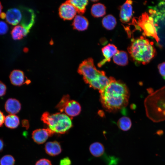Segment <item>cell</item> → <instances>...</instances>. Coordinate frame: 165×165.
Segmentation results:
<instances>
[{
  "label": "cell",
  "instance_id": "30",
  "mask_svg": "<svg viewBox=\"0 0 165 165\" xmlns=\"http://www.w3.org/2000/svg\"><path fill=\"white\" fill-rule=\"evenodd\" d=\"M7 87L6 85L0 81V97L4 96L6 91Z\"/></svg>",
  "mask_w": 165,
  "mask_h": 165
},
{
  "label": "cell",
  "instance_id": "21",
  "mask_svg": "<svg viewBox=\"0 0 165 165\" xmlns=\"http://www.w3.org/2000/svg\"><path fill=\"white\" fill-rule=\"evenodd\" d=\"M28 32L21 25H18L13 28L11 31V34L14 39L20 40L26 35Z\"/></svg>",
  "mask_w": 165,
  "mask_h": 165
},
{
  "label": "cell",
  "instance_id": "32",
  "mask_svg": "<svg viewBox=\"0 0 165 165\" xmlns=\"http://www.w3.org/2000/svg\"><path fill=\"white\" fill-rule=\"evenodd\" d=\"M5 117L3 112L0 110V127H2L4 123Z\"/></svg>",
  "mask_w": 165,
  "mask_h": 165
},
{
  "label": "cell",
  "instance_id": "33",
  "mask_svg": "<svg viewBox=\"0 0 165 165\" xmlns=\"http://www.w3.org/2000/svg\"><path fill=\"white\" fill-rule=\"evenodd\" d=\"M22 126L25 127L26 129H28L29 127V124L28 121L26 120H24L22 122Z\"/></svg>",
  "mask_w": 165,
  "mask_h": 165
},
{
  "label": "cell",
  "instance_id": "14",
  "mask_svg": "<svg viewBox=\"0 0 165 165\" xmlns=\"http://www.w3.org/2000/svg\"><path fill=\"white\" fill-rule=\"evenodd\" d=\"M22 13L18 9L15 8L9 9L6 13V21L12 25H16L21 22Z\"/></svg>",
  "mask_w": 165,
  "mask_h": 165
},
{
  "label": "cell",
  "instance_id": "26",
  "mask_svg": "<svg viewBox=\"0 0 165 165\" xmlns=\"http://www.w3.org/2000/svg\"><path fill=\"white\" fill-rule=\"evenodd\" d=\"M15 161L13 156L10 155H6L0 159V165H14Z\"/></svg>",
  "mask_w": 165,
  "mask_h": 165
},
{
  "label": "cell",
  "instance_id": "9",
  "mask_svg": "<svg viewBox=\"0 0 165 165\" xmlns=\"http://www.w3.org/2000/svg\"><path fill=\"white\" fill-rule=\"evenodd\" d=\"M77 12L75 8L68 1L62 3L59 9L60 17L64 20H70L74 18Z\"/></svg>",
  "mask_w": 165,
  "mask_h": 165
},
{
  "label": "cell",
  "instance_id": "16",
  "mask_svg": "<svg viewBox=\"0 0 165 165\" xmlns=\"http://www.w3.org/2000/svg\"><path fill=\"white\" fill-rule=\"evenodd\" d=\"M46 153L51 156H55L61 152V148L59 142L56 141L47 142L45 146Z\"/></svg>",
  "mask_w": 165,
  "mask_h": 165
},
{
  "label": "cell",
  "instance_id": "27",
  "mask_svg": "<svg viewBox=\"0 0 165 165\" xmlns=\"http://www.w3.org/2000/svg\"><path fill=\"white\" fill-rule=\"evenodd\" d=\"M8 30L7 24L5 21L0 20V34L6 33Z\"/></svg>",
  "mask_w": 165,
  "mask_h": 165
},
{
  "label": "cell",
  "instance_id": "3",
  "mask_svg": "<svg viewBox=\"0 0 165 165\" xmlns=\"http://www.w3.org/2000/svg\"><path fill=\"white\" fill-rule=\"evenodd\" d=\"M146 115L152 122L165 120V86L151 93L144 101Z\"/></svg>",
  "mask_w": 165,
  "mask_h": 165
},
{
  "label": "cell",
  "instance_id": "11",
  "mask_svg": "<svg viewBox=\"0 0 165 165\" xmlns=\"http://www.w3.org/2000/svg\"><path fill=\"white\" fill-rule=\"evenodd\" d=\"M132 1L127 0L121 6L119 17L121 21L125 23L129 22L133 14Z\"/></svg>",
  "mask_w": 165,
  "mask_h": 165
},
{
  "label": "cell",
  "instance_id": "19",
  "mask_svg": "<svg viewBox=\"0 0 165 165\" xmlns=\"http://www.w3.org/2000/svg\"><path fill=\"white\" fill-rule=\"evenodd\" d=\"M89 150L93 156L95 157H100L104 154L105 148L101 143L96 142L93 143L90 145Z\"/></svg>",
  "mask_w": 165,
  "mask_h": 165
},
{
  "label": "cell",
  "instance_id": "22",
  "mask_svg": "<svg viewBox=\"0 0 165 165\" xmlns=\"http://www.w3.org/2000/svg\"><path fill=\"white\" fill-rule=\"evenodd\" d=\"M91 13L94 17H102L106 13V7L104 5L101 3L94 4L91 7Z\"/></svg>",
  "mask_w": 165,
  "mask_h": 165
},
{
  "label": "cell",
  "instance_id": "24",
  "mask_svg": "<svg viewBox=\"0 0 165 165\" xmlns=\"http://www.w3.org/2000/svg\"><path fill=\"white\" fill-rule=\"evenodd\" d=\"M68 1L73 6L79 14H82L85 12L88 3V0H72Z\"/></svg>",
  "mask_w": 165,
  "mask_h": 165
},
{
  "label": "cell",
  "instance_id": "2",
  "mask_svg": "<svg viewBox=\"0 0 165 165\" xmlns=\"http://www.w3.org/2000/svg\"><path fill=\"white\" fill-rule=\"evenodd\" d=\"M78 72L83 76L84 82L90 87L100 91L103 89L110 82V78L105 72L97 69L92 58H89L79 64Z\"/></svg>",
  "mask_w": 165,
  "mask_h": 165
},
{
  "label": "cell",
  "instance_id": "5",
  "mask_svg": "<svg viewBox=\"0 0 165 165\" xmlns=\"http://www.w3.org/2000/svg\"><path fill=\"white\" fill-rule=\"evenodd\" d=\"M41 120L53 134H64L72 127V118L64 113L50 114L47 112L42 115Z\"/></svg>",
  "mask_w": 165,
  "mask_h": 165
},
{
  "label": "cell",
  "instance_id": "4",
  "mask_svg": "<svg viewBox=\"0 0 165 165\" xmlns=\"http://www.w3.org/2000/svg\"><path fill=\"white\" fill-rule=\"evenodd\" d=\"M131 41L127 50L134 61L143 65L148 63L156 53L153 43L143 36L133 38Z\"/></svg>",
  "mask_w": 165,
  "mask_h": 165
},
{
  "label": "cell",
  "instance_id": "12",
  "mask_svg": "<svg viewBox=\"0 0 165 165\" xmlns=\"http://www.w3.org/2000/svg\"><path fill=\"white\" fill-rule=\"evenodd\" d=\"M53 133L47 128L39 129L34 130L32 134L33 141L37 144H42L45 142L48 138Z\"/></svg>",
  "mask_w": 165,
  "mask_h": 165
},
{
  "label": "cell",
  "instance_id": "17",
  "mask_svg": "<svg viewBox=\"0 0 165 165\" xmlns=\"http://www.w3.org/2000/svg\"><path fill=\"white\" fill-rule=\"evenodd\" d=\"M88 25V20L83 16L77 15L74 18L72 25L75 29L79 31H83L87 29Z\"/></svg>",
  "mask_w": 165,
  "mask_h": 165
},
{
  "label": "cell",
  "instance_id": "23",
  "mask_svg": "<svg viewBox=\"0 0 165 165\" xmlns=\"http://www.w3.org/2000/svg\"><path fill=\"white\" fill-rule=\"evenodd\" d=\"M116 18L112 15H108L102 19V23L103 26L106 29L112 30L116 27Z\"/></svg>",
  "mask_w": 165,
  "mask_h": 165
},
{
  "label": "cell",
  "instance_id": "35",
  "mask_svg": "<svg viewBox=\"0 0 165 165\" xmlns=\"http://www.w3.org/2000/svg\"><path fill=\"white\" fill-rule=\"evenodd\" d=\"M0 17L2 19H4L6 17V13L4 12H1L0 14Z\"/></svg>",
  "mask_w": 165,
  "mask_h": 165
},
{
  "label": "cell",
  "instance_id": "1",
  "mask_svg": "<svg viewBox=\"0 0 165 165\" xmlns=\"http://www.w3.org/2000/svg\"><path fill=\"white\" fill-rule=\"evenodd\" d=\"M108 84L99 91L100 100L102 106L107 111L114 112L126 106L130 97L126 85L114 78L110 77Z\"/></svg>",
  "mask_w": 165,
  "mask_h": 165
},
{
  "label": "cell",
  "instance_id": "37",
  "mask_svg": "<svg viewBox=\"0 0 165 165\" xmlns=\"http://www.w3.org/2000/svg\"><path fill=\"white\" fill-rule=\"evenodd\" d=\"M97 1H97H97H96V0H93V1H93V2H97Z\"/></svg>",
  "mask_w": 165,
  "mask_h": 165
},
{
  "label": "cell",
  "instance_id": "31",
  "mask_svg": "<svg viewBox=\"0 0 165 165\" xmlns=\"http://www.w3.org/2000/svg\"><path fill=\"white\" fill-rule=\"evenodd\" d=\"M71 162L68 157H66L61 159L60 163V165H71Z\"/></svg>",
  "mask_w": 165,
  "mask_h": 165
},
{
  "label": "cell",
  "instance_id": "6",
  "mask_svg": "<svg viewBox=\"0 0 165 165\" xmlns=\"http://www.w3.org/2000/svg\"><path fill=\"white\" fill-rule=\"evenodd\" d=\"M132 24L134 25L137 29L142 30L144 36L152 37L156 40L157 42H159L160 39L153 19L146 12L143 13L138 18L137 20L135 18H134Z\"/></svg>",
  "mask_w": 165,
  "mask_h": 165
},
{
  "label": "cell",
  "instance_id": "20",
  "mask_svg": "<svg viewBox=\"0 0 165 165\" xmlns=\"http://www.w3.org/2000/svg\"><path fill=\"white\" fill-rule=\"evenodd\" d=\"M20 123L19 117L14 114H9L5 117L4 124L6 127L14 129L19 126Z\"/></svg>",
  "mask_w": 165,
  "mask_h": 165
},
{
  "label": "cell",
  "instance_id": "34",
  "mask_svg": "<svg viewBox=\"0 0 165 165\" xmlns=\"http://www.w3.org/2000/svg\"><path fill=\"white\" fill-rule=\"evenodd\" d=\"M4 147V142L1 138H0V152H2L3 150Z\"/></svg>",
  "mask_w": 165,
  "mask_h": 165
},
{
  "label": "cell",
  "instance_id": "8",
  "mask_svg": "<svg viewBox=\"0 0 165 165\" xmlns=\"http://www.w3.org/2000/svg\"><path fill=\"white\" fill-rule=\"evenodd\" d=\"M21 8V25L29 32L35 23V14L33 10L30 8L22 7Z\"/></svg>",
  "mask_w": 165,
  "mask_h": 165
},
{
  "label": "cell",
  "instance_id": "18",
  "mask_svg": "<svg viewBox=\"0 0 165 165\" xmlns=\"http://www.w3.org/2000/svg\"><path fill=\"white\" fill-rule=\"evenodd\" d=\"M112 58L114 62L119 65L125 66L128 64V55L124 51L119 50Z\"/></svg>",
  "mask_w": 165,
  "mask_h": 165
},
{
  "label": "cell",
  "instance_id": "10",
  "mask_svg": "<svg viewBox=\"0 0 165 165\" xmlns=\"http://www.w3.org/2000/svg\"><path fill=\"white\" fill-rule=\"evenodd\" d=\"M9 78L11 83L15 86H20L24 84H29L30 81L25 76L24 72L20 70L15 69L10 73Z\"/></svg>",
  "mask_w": 165,
  "mask_h": 165
},
{
  "label": "cell",
  "instance_id": "28",
  "mask_svg": "<svg viewBox=\"0 0 165 165\" xmlns=\"http://www.w3.org/2000/svg\"><path fill=\"white\" fill-rule=\"evenodd\" d=\"M158 68L160 74L165 80V62L159 64L158 65Z\"/></svg>",
  "mask_w": 165,
  "mask_h": 165
},
{
  "label": "cell",
  "instance_id": "13",
  "mask_svg": "<svg viewBox=\"0 0 165 165\" xmlns=\"http://www.w3.org/2000/svg\"><path fill=\"white\" fill-rule=\"evenodd\" d=\"M101 50L104 58L98 64L99 67H101L106 62H110L111 58L119 51L115 45L111 44H108L103 47Z\"/></svg>",
  "mask_w": 165,
  "mask_h": 165
},
{
  "label": "cell",
  "instance_id": "29",
  "mask_svg": "<svg viewBox=\"0 0 165 165\" xmlns=\"http://www.w3.org/2000/svg\"><path fill=\"white\" fill-rule=\"evenodd\" d=\"M35 165H52V163L49 160L46 159H42L38 161Z\"/></svg>",
  "mask_w": 165,
  "mask_h": 165
},
{
  "label": "cell",
  "instance_id": "36",
  "mask_svg": "<svg viewBox=\"0 0 165 165\" xmlns=\"http://www.w3.org/2000/svg\"><path fill=\"white\" fill-rule=\"evenodd\" d=\"M2 6L1 3V2H0V14H1V11H2Z\"/></svg>",
  "mask_w": 165,
  "mask_h": 165
},
{
  "label": "cell",
  "instance_id": "7",
  "mask_svg": "<svg viewBox=\"0 0 165 165\" xmlns=\"http://www.w3.org/2000/svg\"><path fill=\"white\" fill-rule=\"evenodd\" d=\"M59 110L60 112L65 114L72 118L79 114L81 110V106L77 101L70 100L68 95L64 96L60 102Z\"/></svg>",
  "mask_w": 165,
  "mask_h": 165
},
{
  "label": "cell",
  "instance_id": "15",
  "mask_svg": "<svg viewBox=\"0 0 165 165\" xmlns=\"http://www.w3.org/2000/svg\"><path fill=\"white\" fill-rule=\"evenodd\" d=\"M4 107L7 113L10 114L15 115L20 110L21 104L16 99L9 98L6 101Z\"/></svg>",
  "mask_w": 165,
  "mask_h": 165
},
{
  "label": "cell",
  "instance_id": "25",
  "mask_svg": "<svg viewBox=\"0 0 165 165\" xmlns=\"http://www.w3.org/2000/svg\"><path fill=\"white\" fill-rule=\"evenodd\" d=\"M119 128L124 131L129 130L132 126V122L130 119L127 116L120 118L117 123Z\"/></svg>",
  "mask_w": 165,
  "mask_h": 165
}]
</instances>
